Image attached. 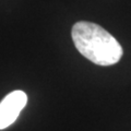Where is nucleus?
Returning a JSON list of instances; mask_svg holds the SVG:
<instances>
[{"instance_id":"f257e3e1","label":"nucleus","mask_w":131,"mask_h":131,"mask_svg":"<svg viewBox=\"0 0 131 131\" xmlns=\"http://www.w3.org/2000/svg\"><path fill=\"white\" fill-rule=\"evenodd\" d=\"M72 40L79 52L93 63L107 67L122 57V47L101 25L88 21L77 22L71 31Z\"/></svg>"},{"instance_id":"f03ea898","label":"nucleus","mask_w":131,"mask_h":131,"mask_svg":"<svg viewBox=\"0 0 131 131\" xmlns=\"http://www.w3.org/2000/svg\"><path fill=\"white\" fill-rule=\"evenodd\" d=\"M27 103V96L23 91H13L0 103V130L8 128L19 117Z\"/></svg>"}]
</instances>
